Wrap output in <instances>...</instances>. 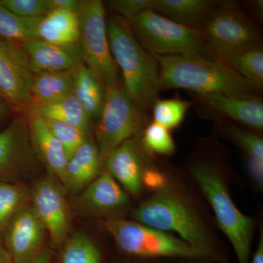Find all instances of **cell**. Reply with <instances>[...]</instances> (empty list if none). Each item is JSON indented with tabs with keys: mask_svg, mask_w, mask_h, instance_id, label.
Wrapping results in <instances>:
<instances>
[{
	"mask_svg": "<svg viewBox=\"0 0 263 263\" xmlns=\"http://www.w3.org/2000/svg\"><path fill=\"white\" fill-rule=\"evenodd\" d=\"M27 114L29 136L34 153L50 174L62 185L67 162L65 150L42 118L32 111Z\"/></svg>",
	"mask_w": 263,
	"mask_h": 263,
	"instance_id": "obj_18",
	"label": "cell"
},
{
	"mask_svg": "<svg viewBox=\"0 0 263 263\" xmlns=\"http://www.w3.org/2000/svg\"><path fill=\"white\" fill-rule=\"evenodd\" d=\"M200 29L209 54L219 60L262 46L258 26L235 2L214 3Z\"/></svg>",
	"mask_w": 263,
	"mask_h": 263,
	"instance_id": "obj_6",
	"label": "cell"
},
{
	"mask_svg": "<svg viewBox=\"0 0 263 263\" xmlns=\"http://www.w3.org/2000/svg\"><path fill=\"white\" fill-rule=\"evenodd\" d=\"M134 263H212L202 259H138Z\"/></svg>",
	"mask_w": 263,
	"mask_h": 263,
	"instance_id": "obj_38",
	"label": "cell"
},
{
	"mask_svg": "<svg viewBox=\"0 0 263 263\" xmlns=\"http://www.w3.org/2000/svg\"><path fill=\"white\" fill-rule=\"evenodd\" d=\"M144 148L141 138L134 137L123 143L105 159L107 170L118 183L133 195H139L143 186Z\"/></svg>",
	"mask_w": 263,
	"mask_h": 263,
	"instance_id": "obj_16",
	"label": "cell"
},
{
	"mask_svg": "<svg viewBox=\"0 0 263 263\" xmlns=\"http://www.w3.org/2000/svg\"><path fill=\"white\" fill-rule=\"evenodd\" d=\"M143 185L151 190H157L165 186L167 178L160 171L152 167H146L143 175Z\"/></svg>",
	"mask_w": 263,
	"mask_h": 263,
	"instance_id": "obj_35",
	"label": "cell"
},
{
	"mask_svg": "<svg viewBox=\"0 0 263 263\" xmlns=\"http://www.w3.org/2000/svg\"><path fill=\"white\" fill-rule=\"evenodd\" d=\"M107 29L112 55L122 73L124 91L146 114L158 100L160 91L157 59L141 46L125 19L120 16L109 19Z\"/></svg>",
	"mask_w": 263,
	"mask_h": 263,
	"instance_id": "obj_3",
	"label": "cell"
},
{
	"mask_svg": "<svg viewBox=\"0 0 263 263\" xmlns=\"http://www.w3.org/2000/svg\"><path fill=\"white\" fill-rule=\"evenodd\" d=\"M0 100H2V101H4V100H3V99L2 98L1 96H0Z\"/></svg>",
	"mask_w": 263,
	"mask_h": 263,
	"instance_id": "obj_44",
	"label": "cell"
},
{
	"mask_svg": "<svg viewBox=\"0 0 263 263\" xmlns=\"http://www.w3.org/2000/svg\"><path fill=\"white\" fill-rule=\"evenodd\" d=\"M252 8L254 11L257 13L259 17L262 15L263 11V1L262 0H258V1H253L251 3Z\"/></svg>",
	"mask_w": 263,
	"mask_h": 263,
	"instance_id": "obj_42",
	"label": "cell"
},
{
	"mask_svg": "<svg viewBox=\"0 0 263 263\" xmlns=\"http://www.w3.org/2000/svg\"><path fill=\"white\" fill-rule=\"evenodd\" d=\"M129 203L127 194L107 169L81 192L76 202L81 212L95 215L120 212Z\"/></svg>",
	"mask_w": 263,
	"mask_h": 263,
	"instance_id": "obj_15",
	"label": "cell"
},
{
	"mask_svg": "<svg viewBox=\"0 0 263 263\" xmlns=\"http://www.w3.org/2000/svg\"><path fill=\"white\" fill-rule=\"evenodd\" d=\"M43 119L53 136L61 143L67 155V160L89 137V134L65 123L53 119Z\"/></svg>",
	"mask_w": 263,
	"mask_h": 263,
	"instance_id": "obj_31",
	"label": "cell"
},
{
	"mask_svg": "<svg viewBox=\"0 0 263 263\" xmlns=\"http://www.w3.org/2000/svg\"><path fill=\"white\" fill-rule=\"evenodd\" d=\"M189 168L214 210L219 228L233 246L238 263H250L255 221L235 205L219 164L208 157H196Z\"/></svg>",
	"mask_w": 263,
	"mask_h": 263,
	"instance_id": "obj_4",
	"label": "cell"
},
{
	"mask_svg": "<svg viewBox=\"0 0 263 263\" xmlns=\"http://www.w3.org/2000/svg\"><path fill=\"white\" fill-rule=\"evenodd\" d=\"M61 247L57 263H103L101 251L83 232L66 240Z\"/></svg>",
	"mask_w": 263,
	"mask_h": 263,
	"instance_id": "obj_26",
	"label": "cell"
},
{
	"mask_svg": "<svg viewBox=\"0 0 263 263\" xmlns=\"http://www.w3.org/2000/svg\"><path fill=\"white\" fill-rule=\"evenodd\" d=\"M18 46L33 74L73 70L84 64L79 42L60 44L34 39Z\"/></svg>",
	"mask_w": 263,
	"mask_h": 263,
	"instance_id": "obj_14",
	"label": "cell"
},
{
	"mask_svg": "<svg viewBox=\"0 0 263 263\" xmlns=\"http://www.w3.org/2000/svg\"><path fill=\"white\" fill-rule=\"evenodd\" d=\"M102 224L111 235L119 249L131 257L205 260L191 246L167 232L137 221L112 218L105 219Z\"/></svg>",
	"mask_w": 263,
	"mask_h": 263,
	"instance_id": "obj_7",
	"label": "cell"
},
{
	"mask_svg": "<svg viewBox=\"0 0 263 263\" xmlns=\"http://www.w3.org/2000/svg\"><path fill=\"white\" fill-rule=\"evenodd\" d=\"M160 70V89H182L195 95L216 93L253 98L260 91L215 57L155 56Z\"/></svg>",
	"mask_w": 263,
	"mask_h": 263,
	"instance_id": "obj_2",
	"label": "cell"
},
{
	"mask_svg": "<svg viewBox=\"0 0 263 263\" xmlns=\"http://www.w3.org/2000/svg\"><path fill=\"white\" fill-rule=\"evenodd\" d=\"M29 111L37 114L43 119L65 123L86 134H89L92 121L73 94L52 103L33 106Z\"/></svg>",
	"mask_w": 263,
	"mask_h": 263,
	"instance_id": "obj_23",
	"label": "cell"
},
{
	"mask_svg": "<svg viewBox=\"0 0 263 263\" xmlns=\"http://www.w3.org/2000/svg\"><path fill=\"white\" fill-rule=\"evenodd\" d=\"M0 263H13L3 245L2 235H0Z\"/></svg>",
	"mask_w": 263,
	"mask_h": 263,
	"instance_id": "obj_41",
	"label": "cell"
},
{
	"mask_svg": "<svg viewBox=\"0 0 263 263\" xmlns=\"http://www.w3.org/2000/svg\"><path fill=\"white\" fill-rule=\"evenodd\" d=\"M141 141L143 148L150 153L171 155L176 149L169 129L155 122L144 128Z\"/></svg>",
	"mask_w": 263,
	"mask_h": 263,
	"instance_id": "obj_30",
	"label": "cell"
},
{
	"mask_svg": "<svg viewBox=\"0 0 263 263\" xmlns=\"http://www.w3.org/2000/svg\"><path fill=\"white\" fill-rule=\"evenodd\" d=\"M153 0H111L108 2L110 9L124 19L139 14L146 10H152Z\"/></svg>",
	"mask_w": 263,
	"mask_h": 263,
	"instance_id": "obj_34",
	"label": "cell"
},
{
	"mask_svg": "<svg viewBox=\"0 0 263 263\" xmlns=\"http://www.w3.org/2000/svg\"><path fill=\"white\" fill-rule=\"evenodd\" d=\"M102 162L96 143L89 137L67 160L62 183L65 191L80 193L98 177Z\"/></svg>",
	"mask_w": 263,
	"mask_h": 263,
	"instance_id": "obj_19",
	"label": "cell"
},
{
	"mask_svg": "<svg viewBox=\"0 0 263 263\" xmlns=\"http://www.w3.org/2000/svg\"><path fill=\"white\" fill-rule=\"evenodd\" d=\"M27 197L24 186L0 181V235L15 213L27 203Z\"/></svg>",
	"mask_w": 263,
	"mask_h": 263,
	"instance_id": "obj_29",
	"label": "cell"
},
{
	"mask_svg": "<svg viewBox=\"0 0 263 263\" xmlns=\"http://www.w3.org/2000/svg\"><path fill=\"white\" fill-rule=\"evenodd\" d=\"M132 217L145 226L177 233L209 262L229 263L197 209L184 193L171 183H166L135 209Z\"/></svg>",
	"mask_w": 263,
	"mask_h": 263,
	"instance_id": "obj_1",
	"label": "cell"
},
{
	"mask_svg": "<svg viewBox=\"0 0 263 263\" xmlns=\"http://www.w3.org/2000/svg\"><path fill=\"white\" fill-rule=\"evenodd\" d=\"M213 111L254 130L262 131L263 103L259 97L230 96L216 93L195 95Z\"/></svg>",
	"mask_w": 263,
	"mask_h": 263,
	"instance_id": "obj_17",
	"label": "cell"
},
{
	"mask_svg": "<svg viewBox=\"0 0 263 263\" xmlns=\"http://www.w3.org/2000/svg\"><path fill=\"white\" fill-rule=\"evenodd\" d=\"M38 39L48 42L70 44L80 40V24L77 13L54 9L41 17L37 27Z\"/></svg>",
	"mask_w": 263,
	"mask_h": 263,
	"instance_id": "obj_20",
	"label": "cell"
},
{
	"mask_svg": "<svg viewBox=\"0 0 263 263\" xmlns=\"http://www.w3.org/2000/svg\"><path fill=\"white\" fill-rule=\"evenodd\" d=\"M10 108L5 101L0 100V119L4 118L5 116L9 114Z\"/></svg>",
	"mask_w": 263,
	"mask_h": 263,
	"instance_id": "obj_43",
	"label": "cell"
},
{
	"mask_svg": "<svg viewBox=\"0 0 263 263\" xmlns=\"http://www.w3.org/2000/svg\"><path fill=\"white\" fill-rule=\"evenodd\" d=\"M77 14L84 65L105 86L119 84V70L110 50L103 2L81 1Z\"/></svg>",
	"mask_w": 263,
	"mask_h": 263,
	"instance_id": "obj_9",
	"label": "cell"
},
{
	"mask_svg": "<svg viewBox=\"0 0 263 263\" xmlns=\"http://www.w3.org/2000/svg\"><path fill=\"white\" fill-rule=\"evenodd\" d=\"M191 106L190 102L179 98L157 100L152 106L154 122L167 129L177 128Z\"/></svg>",
	"mask_w": 263,
	"mask_h": 263,
	"instance_id": "obj_28",
	"label": "cell"
},
{
	"mask_svg": "<svg viewBox=\"0 0 263 263\" xmlns=\"http://www.w3.org/2000/svg\"><path fill=\"white\" fill-rule=\"evenodd\" d=\"M46 229L32 204L25 203L5 227L3 245L13 263H29L42 250Z\"/></svg>",
	"mask_w": 263,
	"mask_h": 263,
	"instance_id": "obj_12",
	"label": "cell"
},
{
	"mask_svg": "<svg viewBox=\"0 0 263 263\" xmlns=\"http://www.w3.org/2000/svg\"><path fill=\"white\" fill-rule=\"evenodd\" d=\"M261 91L263 86L262 46L247 48L221 60Z\"/></svg>",
	"mask_w": 263,
	"mask_h": 263,
	"instance_id": "obj_25",
	"label": "cell"
},
{
	"mask_svg": "<svg viewBox=\"0 0 263 263\" xmlns=\"http://www.w3.org/2000/svg\"><path fill=\"white\" fill-rule=\"evenodd\" d=\"M75 72L73 70L34 74L30 89L32 107L52 103L72 94Z\"/></svg>",
	"mask_w": 263,
	"mask_h": 263,
	"instance_id": "obj_22",
	"label": "cell"
},
{
	"mask_svg": "<svg viewBox=\"0 0 263 263\" xmlns=\"http://www.w3.org/2000/svg\"><path fill=\"white\" fill-rule=\"evenodd\" d=\"M37 160L27 119L15 118L8 127L0 131V181L12 183Z\"/></svg>",
	"mask_w": 263,
	"mask_h": 263,
	"instance_id": "obj_13",
	"label": "cell"
},
{
	"mask_svg": "<svg viewBox=\"0 0 263 263\" xmlns=\"http://www.w3.org/2000/svg\"><path fill=\"white\" fill-rule=\"evenodd\" d=\"M250 263H263V235L262 232L259 237L258 246L257 250L252 257V262Z\"/></svg>",
	"mask_w": 263,
	"mask_h": 263,
	"instance_id": "obj_40",
	"label": "cell"
},
{
	"mask_svg": "<svg viewBox=\"0 0 263 263\" xmlns=\"http://www.w3.org/2000/svg\"><path fill=\"white\" fill-rule=\"evenodd\" d=\"M72 94L91 120L98 121L105 102V86L84 64L76 70Z\"/></svg>",
	"mask_w": 263,
	"mask_h": 263,
	"instance_id": "obj_24",
	"label": "cell"
},
{
	"mask_svg": "<svg viewBox=\"0 0 263 263\" xmlns=\"http://www.w3.org/2000/svg\"><path fill=\"white\" fill-rule=\"evenodd\" d=\"M53 255L52 249L48 247H44L29 263H53Z\"/></svg>",
	"mask_w": 263,
	"mask_h": 263,
	"instance_id": "obj_39",
	"label": "cell"
},
{
	"mask_svg": "<svg viewBox=\"0 0 263 263\" xmlns=\"http://www.w3.org/2000/svg\"><path fill=\"white\" fill-rule=\"evenodd\" d=\"M214 3L209 0H153L152 10L177 23L200 29Z\"/></svg>",
	"mask_w": 263,
	"mask_h": 263,
	"instance_id": "obj_21",
	"label": "cell"
},
{
	"mask_svg": "<svg viewBox=\"0 0 263 263\" xmlns=\"http://www.w3.org/2000/svg\"><path fill=\"white\" fill-rule=\"evenodd\" d=\"M41 18H22L0 5V37L16 45L38 39L37 27Z\"/></svg>",
	"mask_w": 263,
	"mask_h": 263,
	"instance_id": "obj_27",
	"label": "cell"
},
{
	"mask_svg": "<svg viewBox=\"0 0 263 263\" xmlns=\"http://www.w3.org/2000/svg\"><path fill=\"white\" fill-rule=\"evenodd\" d=\"M53 176L40 180L32 190V205L51 237L52 247L59 249L70 228V209L65 188Z\"/></svg>",
	"mask_w": 263,
	"mask_h": 263,
	"instance_id": "obj_11",
	"label": "cell"
},
{
	"mask_svg": "<svg viewBox=\"0 0 263 263\" xmlns=\"http://www.w3.org/2000/svg\"><path fill=\"white\" fill-rule=\"evenodd\" d=\"M125 20L141 46L154 56H210L199 28L177 23L152 10Z\"/></svg>",
	"mask_w": 263,
	"mask_h": 263,
	"instance_id": "obj_5",
	"label": "cell"
},
{
	"mask_svg": "<svg viewBox=\"0 0 263 263\" xmlns=\"http://www.w3.org/2000/svg\"><path fill=\"white\" fill-rule=\"evenodd\" d=\"M0 5L22 18H37L53 10L51 0H0Z\"/></svg>",
	"mask_w": 263,
	"mask_h": 263,
	"instance_id": "obj_33",
	"label": "cell"
},
{
	"mask_svg": "<svg viewBox=\"0 0 263 263\" xmlns=\"http://www.w3.org/2000/svg\"><path fill=\"white\" fill-rule=\"evenodd\" d=\"M227 136L245 151L248 157H254L263 160V140L262 138L245 130L243 128L233 124H220Z\"/></svg>",
	"mask_w": 263,
	"mask_h": 263,
	"instance_id": "obj_32",
	"label": "cell"
},
{
	"mask_svg": "<svg viewBox=\"0 0 263 263\" xmlns=\"http://www.w3.org/2000/svg\"><path fill=\"white\" fill-rule=\"evenodd\" d=\"M249 172L252 175L256 183L259 186H262V170L263 160L254 157H249Z\"/></svg>",
	"mask_w": 263,
	"mask_h": 263,
	"instance_id": "obj_36",
	"label": "cell"
},
{
	"mask_svg": "<svg viewBox=\"0 0 263 263\" xmlns=\"http://www.w3.org/2000/svg\"><path fill=\"white\" fill-rule=\"evenodd\" d=\"M53 10H67L78 13L81 5L79 0H51Z\"/></svg>",
	"mask_w": 263,
	"mask_h": 263,
	"instance_id": "obj_37",
	"label": "cell"
},
{
	"mask_svg": "<svg viewBox=\"0 0 263 263\" xmlns=\"http://www.w3.org/2000/svg\"><path fill=\"white\" fill-rule=\"evenodd\" d=\"M33 76L18 45L0 37V96L10 109L32 108Z\"/></svg>",
	"mask_w": 263,
	"mask_h": 263,
	"instance_id": "obj_10",
	"label": "cell"
},
{
	"mask_svg": "<svg viewBox=\"0 0 263 263\" xmlns=\"http://www.w3.org/2000/svg\"><path fill=\"white\" fill-rule=\"evenodd\" d=\"M146 123V114L133 103L120 83L105 86V102L95 129L102 160L127 140L139 136Z\"/></svg>",
	"mask_w": 263,
	"mask_h": 263,
	"instance_id": "obj_8",
	"label": "cell"
}]
</instances>
